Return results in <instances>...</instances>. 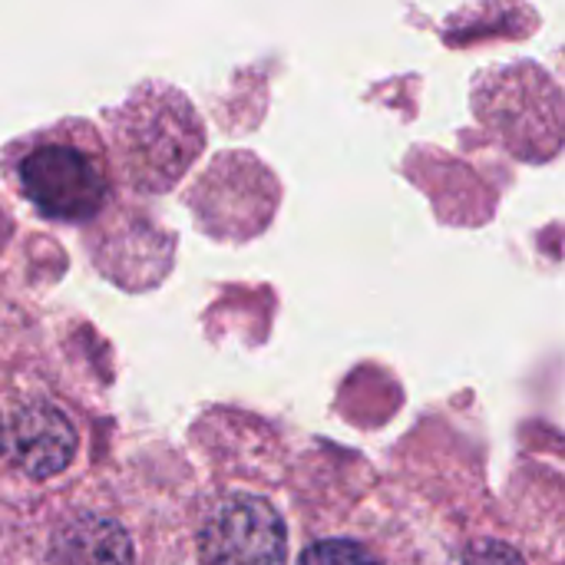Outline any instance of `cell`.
<instances>
[{"label":"cell","instance_id":"5b68a950","mask_svg":"<svg viewBox=\"0 0 565 565\" xmlns=\"http://www.w3.org/2000/svg\"><path fill=\"white\" fill-rule=\"evenodd\" d=\"M46 565H136L129 533L99 513L66 520L46 546Z\"/></svg>","mask_w":565,"mask_h":565},{"label":"cell","instance_id":"7a4b0ae2","mask_svg":"<svg viewBox=\"0 0 565 565\" xmlns=\"http://www.w3.org/2000/svg\"><path fill=\"white\" fill-rule=\"evenodd\" d=\"M119 139L126 162L142 182H149V189H166L179 172H185L202 142L199 122L185 99L136 106Z\"/></svg>","mask_w":565,"mask_h":565},{"label":"cell","instance_id":"277c9868","mask_svg":"<svg viewBox=\"0 0 565 565\" xmlns=\"http://www.w3.org/2000/svg\"><path fill=\"white\" fill-rule=\"evenodd\" d=\"M7 454L17 470L33 480L60 477L76 457V430L70 417L46 404L33 401L13 411L7 424Z\"/></svg>","mask_w":565,"mask_h":565},{"label":"cell","instance_id":"52a82bcc","mask_svg":"<svg viewBox=\"0 0 565 565\" xmlns=\"http://www.w3.org/2000/svg\"><path fill=\"white\" fill-rule=\"evenodd\" d=\"M460 565H526L523 556L516 550H510L507 543H497V540H480L473 543L463 556Z\"/></svg>","mask_w":565,"mask_h":565},{"label":"cell","instance_id":"6da1fadb","mask_svg":"<svg viewBox=\"0 0 565 565\" xmlns=\"http://www.w3.org/2000/svg\"><path fill=\"white\" fill-rule=\"evenodd\" d=\"M199 553L202 565H288V533L271 503L235 493L209 513Z\"/></svg>","mask_w":565,"mask_h":565},{"label":"cell","instance_id":"ba28073f","mask_svg":"<svg viewBox=\"0 0 565 565\" xmlns=\"http://www.w3.org/2000/svg\"><path fill=\"white\" fill-rule=\"evenodd\" d=\"M0 444H3V434H0Z\"/></svg>","mask_w":565,"mask_h":565},{"label":"cell","instance_id":"3957f363","mask_svg":"<svg viewBox=\"0 0 565 565\" xmlns=\"http://www.w3.org/2000/svg\"><path fill=\"white\" fill-rule=\"evenodd\" d=\"M20 182L26 199L50 218L83 222L99 212L106 185L99 169L70 146H46L23 159Z\"/></svg>","mask_w":565,"mask_h":565},{"label":"cell","instance_id":"8992f818","mask_svg":"<svg viewBox=\"0 0 565 565\" xmlns=\"http://www.w3.org/2000/svg\"><path fill=\"white\" fill-rule=\"evenodd\" d=\"M298 565H381L367 550L348 543V540H328V543H315L311 550H305Z\"/></svg>","mask_w":565,"mask_h":565}]
</instances>
